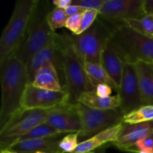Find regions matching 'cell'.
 <instances>
[{
    "instance_id": "1",
    "label": "cell",
    "mask_w": 153,
    "mask_h": 153,
    "mask_svg": "<svg viewBox=\"0 0 153 153\" xmlns=\"http://www.w3.org/2000/svg\"><path fill=\"white\" fill-rule=\"evenodd\" d=\"M1 107L0 129L22 110L21 102L29 84L26 66L12 54L0 63Z\"/></svg>"
},
{
    "instance_id": "2",
    "label": "cell",
    "mask_w": 153,
    "mask_h": 153,
    "mask_svg": "<svg viewBox=\"0 0 153 153\" xmlns=\"http://www.w3.org/2000/svg\"><path fill=\"white\" fill-rule=\"evenodd\" d=\"M51 3L49 1L38 0L25 37L13 52V55L25 66L29 60L43 49L55 35V32L52 31L48 22V15L53 9Z\"/></svg>"
},
{
    "instance_id": "3",
    "label": "cell",
    "mask_w": 153,
    "mask_h": 153,
    "mask_svg": "<svg viewBox=\"0 0 153 153\" xmlns=\"http://www.w3.org/2000/svg\"><path fill=\"white\" fill-rule=\"evenodd\" d=\"M110 41L124 63H153L152 37L140 34L127 25H121L112 28Z\"/></svg>"
},
{
    "instance_id": "4",
    "label": "cell",
    "mask_w": 153,
    "mask_h": 153,
    "mask_svg": "<svg viewBox=\"0 0 153 153\" xmlns=\"http://www.w3.org/2000/svg\"><path fill=\"white\" fill-rule=\"evenodd\" d=\"M64 58L66 88L70 104H76L82 94L95 89L91 85L80 58L66 32L57 34Z\"/></svg>"
},
{
    "instance_id": "5",
    "label": "cell",
    "mask_w": 153,
    "mask_h": 153,
    "mask_svg": "<svg viewBox=\"0 0 153 153\" xmlns=\"http://www.w3.org/2000/svg\"><path fill=\"white\" fill-rule=\"evenodd\" d=\"M38 0H19L0 39V63L13 53L23 40Z\"/></svg>"
},
{
    "instance_id": "6",
    "label": "cell",
    "mask_w": 153,
    "mask_h": 153,
    "mask_svg": "<svg viewBox=\"0 0 153 153\" xmlns=\"http://www.w3.org/2000/svg\"><path fill=\"white\" fill-rule=\"evenodd\" d=\"M66 34L82 63L101 64L102 54L111 35V29L102 19L98 16L94 24L82 34Z\"/></svg>"
},
{
    "instance_id": "7",
    "label": "cell",
    "mask_w": 153,
    "mask_h": 153,
    "mask_svg": "<svg viewBox=\"0 0 153 153\" xmlns=\"http://www.w3.org/2000/svg\"><path fill=\"white\" fill-rule=\"evenodd\" d=\"M75 105L82 125L79 133V143L123 123L124 115L119 108L100 110L91 108L80 102Z\"/></svg>"
},
{
    "instance_id": "8",
    "label": "cell",
    "mask_w": 153,
    "mask_h": 153,
    "mask_svg": "<svg viewBox=\"0 0 153 153\" xmlns=\"http://www.w3.org/2000/svg\"><path fill=\"white\" fill-rule=\"evenodd\" d=\"M51 109L22 110L0 129V147L8 149L13 143L25 135L34 127L46 121Z\"/></svg>"
},
{
    "instance_id": "9",
    "label": "cell",
    "mask_w": 153,
    "mask_h": 153,
    "mask_svg": "<svg viewBox=\"0 0 153 153\" xmlns=\"http://www.w3.org/2000/svg\"><path fill=\"white\" fill-rule=\"evenodd\" d=\"M145 0H105L99 17L112 28L123 25L126 21L140 19L146 16Z\"/></svg>"
},
{
    "instance_id": "10",
    "label": "cell",
    "mask_w": 153,
    "mask_h": 153,
    "mask_svg": "<svg viewBox=\"0 0 153 153\" xmlns=\"http://www.w3.org/2000/svg\"><path fill=\"white\" fill-rule=\"evenodd\" d=\"M50 61L56 69L60 82L64 91L66 88V79L64 76V58L61 44L58 41L57 33L51 39L50 41L39 52H37L26 64L27 73L29 84H32L38 69L41 67L43 61Z\"/></svg>"
},
{
    "instance_id": "11",
    "label": "cell",
    "mask_w": 153,
    "mask_h": 153,
    "mask_svg": "<svg viewBox=\"0 0 153 153\" xmlns=\"http://www.w3.org/2000/svg\"><path fill=\"white\" fill-rule=\"evenodd\" d=\"M70 103L66 91H52L28 84L22 97L21 107L23 110H49Z\"/></svg>"
},
{
    "instance_id": "12",
    "label": "cell",
    "mask_w": 153,
    "mask_h": 153,
    "mask_svg": "<svg viewBox=\"0 0 153 153\" xmlns=\"http://www.w3.org/2000/svg\"><path fill=\"white\" fill-rule=\"evenodd\" d=\"M118 95L120 100L119 109L123 115L143 106L137 73L133 64H124Z\"/></svg>"
},
{
    "instance_id": "13",
    "label": "cell",
    "mask_w": 153,
    "mask_h": 153,
    "mask_svg": "<svg viewBox=\"0 0 153 153\" xmlns=\"http://www.w3.org/2000/svg\"><path fill=\"white\" fill-rule=\"evenodd\" d=\"M45 123L64 133H79L82 125L76 105L68 104L51 109Z\"/></svg>"
},
{
    "instance_id": "14",
    "label": "cell",
    "mask_w": 153,
    "mask_h": 153,
    "mask_svg": "<svg viewBox=\"0 0 153 153\" xmlns=\"http://www.w3.org/2000/svg\"><path fill=\"white\" fill-rule=\"evenodd\" d=\"M153 134V120L137 124L123 123V128L117 140L113 144L119 149L126 151L134 146L137 141L147 138Z\"/></svg>"
},
{
    "instance_id": "15",
    "label": "cell",
    "mask_w": 153,
    "mask_h": 153,
    "mask_svg": "<svg viewBox=\"0 0 153 153\" xmlns=\"http://www.w3.org/2000/svg\"><path fill=\"white\" fill-rule=\"evenodd\" d=\"M66 134L67 133H61L47 138L17 140L8 149L16 153H35L37 152L61 153L59 149V143Z\"/></svg>"
},
{
    "instance_id": "16",
    "label": "cell",
    "mask_w": 153,
    "mask_h": 153,
    "mask_svg": "<svg viewBox=\"0 0 153 153\" xmlns=\"http://www.w3.org/2000/svg\"><path fill=\"white\" fill-rule=\"evenodd\" d=\"M135 67L143 105H153V63L137 61Z\"/></svg>"
},
{
    "instance_id": "17",
    "label": "cell",
    "mask_w": 153,
    "mask_h": 153,
    "mask_svg": "<svg viewBox=\"0 0 153 153\" xmlns=\"http://www.w3.org/2000/svg\"><path fill=\"white\" fill-rule=\"evenodd\" d=\"M124 64L125 63L109 40L102 54L101 65L119 88L122 79Z\"/></svg>"
},
{
    "instance_id": "18",
    "label": "cell",
    "mask_w": 153,
    "mask_h": 153,
    "mask_svg": "<svg viewBox=\"0 0 153 153\" xmlns=\"http://www.w3.org/2000/svg\"><path fill=\"white\" fill-rule=\"evenodd\" d=\"M32 85L37 88L52 91H64L56 69L50 61H43L38 69Z\"/></svg>"
},
{
    "instance_id": "19",
    "label": "cell",
    "mask_w": 153,
    "mask_h": 153,
    "mask_svg": "<svg viewBox=\"0 0 153 153\" xmlns=\"http://www.w3.org/2000/svg\"><path fill=\"white\" fill-rule=\"evenodd\" d=\"M123 128V123L117 126L101 131L91 138L79 143L76 150L73 153H88L108 142H114L119 137Z\"/></svg>"
},
{
    "instance_id": "20",
    "label": "cell",
    "mask_w": 153,
    "mask_h": 153,
    "mask_svg": "<svg viewBox=\"0 0 153 153\" xmlns=\"http://www.w3.org/2000/svg\"><path fill=\"white\" fill-rule=\"evenodd\" d=\"M78 102L91 108L100 110H114L119 108L120 105V100L118 94L107 98H102L99 97L95 91L82 94L78 100Z\"/></svg>"
},
{
    "instance_id": "21",
    "label": "cell",
    "mask_w": 153,
    "mask_h": 153,
    "mask_svg": "<svg viewBox=\"0 0 153 153\" xmlns=\"http://www.w3.org/2000/svg\"><path fill=\"white\" fill-rule=\"evenodd\" d=\"M82 64H83V67L86 72L88 79H89L90 83L94 89L99 85L103 84V85H108L115 91L119 92V86L108 74V73L103 68L101 64L83 62Z\"/></svg>"
},
{
    "instance_id": "22",
    "label": "cell",
    "mask_w": 153,
    "mask_h": 153,
    "mask_svg": "<svg viewBox=\"0 0 153 153\" xmlns=\"http://www.w3.org/2000/svg\"><path fill=\"white\" fill-rule=\"evenodd\" d=\"M153 120V105H143L139 108L126 114L123 123L126 124H137Z\"/></svg>"
},
{
    "instance_id": "23",
    "label": "cell",
    "mask_w": 153,
    "mask_h": 153,
    "mask_svg": "<svg viewBox=\"0 0 153 153\" xmlns=\"http://www.w3.org/2000/svg\"><path fill=\"white\" fill-rule=\"evenodd\" d=\"M123 25L148 37H152L153 35V16L151 15L146 14L140 19L126 21Z\"/></svg>"
},
{
    "instance_id": "24",
    "label": "cell",
    "mask_w": 153,
    "mask_h": 153,
    "mask_svg": "<svg viewBox=\"0 0 153 153\" xmlns=\"http://www.w3.org/2000/svg\"><path fill=\"white\" fill-rule=\"evenodd\" d=\"M61 133L64 132H61V131H58V129L55 128L54 127L49 126V124L43 123L40 124L37 126L34 127L29 132L27 133L25 135L22 136L18 140L47 138V137H52V136L58 135V134H61Z\"/></svg>"
},
{
    "instance_id": "25",
    "label": "cell",
    "mask_w": 153,
    "mask_h": 153,
    "mask_svg": "<svg viewBox=\"0 0 153 153\" xmlns=\"http://www.w3.org/2000/svg\"><path fill=\"white\" fill-rule=\"evenodd\" d=\"M68 16L66 13L64 9L55 7L48 15V22L53 31H56L58 28L65 27L67 23Z\"/></svg>"
},
{
    "instance_id": "26",
    "label": "cell",
    "mask_w": 153,
    "mask_h": 153,
    "mask_svg": "<svg viewBox=\"0 0 153 153\" xmlns=\"http://www.w3.org/2000/svg\"><path fill=\"white\" fill-rule=\"evenodd\" d=\"M79 144V133L66 134L59 143L60 151L61 153H73Z\"/></svg>"
},
{
    "instance_id": "27",
    "label": "cell",
    "mask_w": 153,
    "mask_h": 153,
    "mask_svg": "<svg viewBox=\"0 0 153 153\" xmlns=\"http://www.w3.org/2000/svg\"><path fill=\"white\" fill-rule=\"evenodd\" d=\"M98 16L99 11L97 10H87L85 13H82V22H81L80 28H79L77 34H82V32H84L87 29H88L94 24V22L97 19Z\"/></svg>"
},
{
    "instance_id": "28",
    "label": "cell",
    "mask_w": 153,
    "mask_h": 153,
    "mask_svg": "<svg viewBox=\"0 0 153 153\" xmlns=\"http://www.w3.org/2000/svg\"><path fill=\"white\" fill-rule=\"evenodd\" d=\"M105 0H73L72 4L80 6L85 10H97L100 11Z\"/></svg>"
},
{
    "instance_id": "29",
    "label": "cell",
    "mask_w": 153,
    "mask_h": 153,
    "mask_svg": "<svg viewBox=\"0 0 153 153\" xmlns=\"http://www.w3.org/2000/svg\"><path fill=\"white\" fill-rule=\"evenodd\" d=\"M82 18V13L69 16L68 19H67V23H66L65 28H67L73 34H77L81 26Z\"/></svg>"
},
{
    "instance_id": "30",
    "label": "cell",
    "mask_w": 153,
    "mask_h": 153,
    "mask_svg": "<svg viewBox=\"0 0 153 153\" xmlns=\"http://www.w3.org/2000/svg\"><path fill=\"white\" fill-rule=\"evenodd\" d=\"M112 88L107 85H99L95 88V92L99 97H102V98H107L111 96Z\"/></svg>"
},
{
    "instance_id": "31",
    "label": "cell",
    "mask_w": 153,
    "mask_h": 153,
    "mask_svg": "<svg viewBox=\"0 0 153 153\" xmlns=\"http://www.w3.org/2000/svg\"><path fill=\"white\" fill-rule=\"evenodd\" d=\"M65 10L66 13L67 15L69 16H74V15H77V14H81V13H83L86 11L87 10L84 9L83 7H80V6L78 5H75V4H71L69 7H67V8L64 9Z\"/></svg>"
},
{
    "instance_id": "32",
    "label": "cell",
    "mask_w": 153,
    "mask_h": 153,
    "mask_svg": "<svg viewBox=\"0 0 153 153\" xmlns=\"http://www.w3.org/2000/svg\"><path fill=\"white\" fill-rule=\"evenodd\" d=\"M73 0H53L52 1V4L55 6V7L61 9H66L67 7L72 4Z\"/></svg>"
},
{
    "instance_id": "33",
    "label": "cell",
    "mask_w": 153,
    "mask_h": 153,
    "mask_svg": "<svg viewBox=\"0 0 153 153\" xmlns=\"http://www.w3.org/2000/svg\"><path fill=\"white\" fill-rule=\"evenodd\" d=\"M144 9L146 14L153 16V0H145Z\"/></svg>"
},
{
    "instance_id": "34",
    "label": "cell",
    "mask_w": 153,
    "mask_h": 153,
    "mask_svg": "<svg viewBox=\"0 0 153 153\" xmlns=\"http://www.w3.org/2000/svg\"><path fill=\"white\" fill-rule=\"evenodd\" d=\"M1 153H16V152H13V151L10 150V149H1Z\"/></svg>"
},
{
    "instance_id": "35",
    "label": "cell",
    "mask_w": 153,
    "mask_h": 153,
    "mask_svg": "<svg viewBox=\"0 0 153 153\" xmlns=\"http://www.w3.org/2000/svg\"><path fill=\"white\" fill-rule=\"evenodd\" d=\"M35 153H48V152H37Z\"/></svg>"
},
{
    "instance_id": "36",
    "label": "cell",
    "mask_w": 153,
    "mask_h": 153,
    "mask_svg": "<svg viewBox=\"0 0 153 153\" xmlns=\"http://www.w3.org/2000/svg\"><path fill=\"white\" fill-rule=\"evenodd\" d=\"M137 153H148V152H137Z\"/></svg>"
},
{
    "instance_id": "37",
    "label": "cell",
    "mask_w": 153,
    "mask_h": 153,
    "mask_svg": "<svg viewBox=\"0 0 153 153\" xmlns=\"http://www.w3.org/2000/svg\"><path fill=\"white\" fill-rule=\"evenodd\" d=\"M88 153H95L94 152H88Z\"/></svg>"
},
{
    "instance_id": "38",
    "label": "cell",
    "mask_w": 153,
    "mask_h": 153,
    "mask_svg": "<svg viewBox=\"0 0 153 153\" xmlns=\"http://www.w3.org/2000/svg\"><path fill=\"white\" fill-rule=\"evenodd\" d=\"M152 38H153V35H152Z\"/></svg>"
}]
</instances>
